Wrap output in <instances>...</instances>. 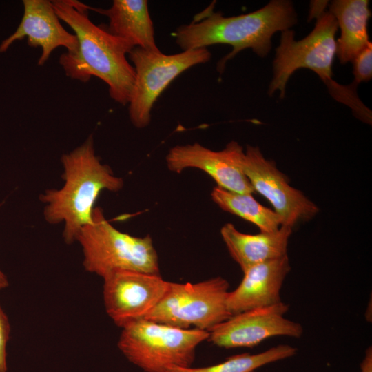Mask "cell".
I'll return each mask as SVG.
<instances>
[{
  "instance_id": "obj_19",
  "label": "cell",
  "mask_w": 372,
  "mask_h": 372,
  "mask_svg": "<svg viewBox=\"0 0 372 372\" xmlns=\"http://www.w3.org/2000/svg\"><path fill=\"white\" fill-rule=\"evenodd\" d=\"M297 349L280 344L256 354L243 353L228 358L225 362L202 368L169 366L167 372H253L266 364L295 355Z\"/></svg>"
},
{
  "instance_id": "obj_6",
  "label": "cell",
  "mask_w": 372,
  "mask_h": 372,
  "mask_svg": "<svg viewBox=\"0 0 372 372\" xmlns=\"http://www.w3.org/2000/svg\"><path fill=\"white\" fill-rule=\"evenodd\" d=\"M76 241L82 247L85 270L102 278L117 270L160 274L152 238L118 230L105 219L99 207L94 208L92 223L81 230Z\"/></svg>"
},
{
  "instance_id": "obj_13",
  "label": "cell",
  "mask_w": 372,
  "mask_h": 372,
  "mask_svg": "<svg viewBox=\"0 0 372 372\" xmlns=\"http://www.w3.org/2000/svg\"><path fill=\"white\" fill-rule=\"evenodd\" d=\"M23 5L21 23L15 32L1 42L0 53L6 52L14 41L27 37L30 47L41 48L38 65H43L59 47H65L68 52L76 49V37L62 26L51 1L23 0Z\"/></svg>"
},
{
  "instance_id": "obj_22",
  "label": "cell",
  "mask_w": 372,
  "mask_h": 372,
  "mask_svg": "<svg viewBox=\"0 0 372 372\" xmlns=\"http://www.w3.org/2000/svg\"><path fill=\"white\" fill-rule=\"evenodd\" d=\"M360 372H372V349L367 348L364 357L360 364Z\"/></svg>"
},
{
  "instance_id": "obj_1",
  "label": "cell",
  "mask_w": 372,
  "mask_h": 372,
  "mask_svg": "<svg viewBox=\"0 0 372 372\" xmlns=\"http://www.w3.org/2000/svg\"><path fill=\"white\" fill-rule=\"evenodd\" d=\"M51 2L59 19L71 28L78 41L74 51H67L59 57L66 76L83 83L96 76L107 85L114 101L122 105L128 104L135 71L127 56L134 47L110 33L105 26L94 24L86 4L76 0Z\"/></svg>"
},
{
  "instance_id": "obj_16",
  "label": "cell",
  "mask_w": 372,
  "mask_h": 372,
  "mask_svg": "<svg viewBox=\"0 0 372 372\" xmlns=\"http://www.w3.org/2000/svg\"><path fill=\"white\" fill-rule=\"evenodd\" d=\"M109 19L107 31L134 47L156 51L154 28L146 0H114L107 9L92 8Z\"/></svg>"
},
{
  "instance_id": "obj_7",
  "label": "cell",
  "mask_w": 372,
  "mask_h": 372,
  "mask_svg": "<svg viewBox=\"0 0 372 372\" xmlns=\"http://www.w3.org/2000/svg\"><path fill=\"white\" fill-rule=\"evenodd\" d=\"M229 287L220 276L197 283L170 282L161 300L143 319L209 331L231 316L226 305Z\"/></svg>"
},
{
  "instance_id": "obj_21",
  "label": "cell",
  "mask_w": 372,
  "mask_h": 372,
  "mask_svg": "<svg viewBox=\"0 0 372 372\" xmlns=\"http://www.w3.org/2000/svg\"><path fill=\"white\" fill-rule=\"evenodd\" d=\"M10 327L8 316L0 305V372H7L6 347Z\"/></svg>"
},
{
  "instance_id": "obj_8",
  "label": "cell",
  "mask_w": 372,
  "mask_h": 372,
  "mask_svg": "<svg viewBox=\"0 0 372 372\" xmlns=\"http://www.w3.org/2000/svg\"><path fill=\"white\" fill-rule=\"evenodd\" d=\"M211 56L207 48L169 55L160 50L152 51L139 47L132 49L127 57L133 63L135 80L128 112L133 125L137 128L147 126L154 103L170 83L189 68L207 63Z\"/></svg>"
},
{
  "instance_id": "obj_10",
  "label": "cell",
  "mask_w": 372,
  "mask_h": 372,
  "mask_svg": "<svg viewBox=\"0 0 372 372\" xmlns=\"http://www.w3.org/2000/svg\"><path fill=\"white\" fill-rule=\"evenodd\" d=\"M105 311L118 327L144 318L159 303L169 285L160 274L117 270L103 278Z\"/></svg>"
},
{
  "instance_id": "obj_5",
  "label": "cell",
  "mask_w": 372,
  "mask_h": 372,
  "mask_svg": "<svg viewBox=\"0 0 372 372\" xmlns=\"http://www.w3.org/2000/svg\"><path fill=\"white\" fill-rule=\"evenodd\" d=\"M209 337L207 331L140 319L122 328L118 347L144 371L167 372L172 366L191 367L197 346Z\"/></svg>"
},
{
  "instance_id": "obj_11",
  "label": "cell",
  "mask_w": 372,
  "mask_h": 372,
  "mask_svg": "<svg viewBox=\"0 0 372 372\" xmlns=\"http://www.w3.org/2000/svg\"><path fill=\"white\" fill-rule=\"evenodd\" d=\"M288 310L289 305L281 301L231 316L209 331L208 340L219 347L229 349L253 347L275 336L300 338L303 328L284 317Z\"/></svg>"
},
{
  "instance_id": "obj_9",
  "label": "cell",
  "mask_w": 372,
  "mask_h": 372,
  "mask_svg": "<svg viewBox=\"0 0 372 372\" xmlns=\"http://www.w3.org/2000/svg\"><path fill=\"white\" fill-rule=\"evenodd\" d=\"M240 166L254 192L271 204L281 219V226L293 228L318 213V207L300 190L291 186L287 176L273 161L265 158L258 147L247 145Z\"/></svg>"
},
{
  "instance_id": "obj_15",
  "label": "cell",
  "mask_w": 372,
  "mask_h": 372,
  "mask_svg": "<svg viewBox=\"0 0 372 372\" xmlns=\"http://www.w3.org/2000/svg\"><path fill=\"white\" fill-rule=\"evenodd\" d=\"M291 233L292 228L281 226L273 232L245 234L239 231L232 223L224 225L220 229L230 256L242 272L256 265L287 255Z\"/></svg>"
},
{
  "instance_id": "obj_4",
  "label": "cell",
  "mask_w": 372,
  "mask_h": 372,
  "mask_svg": "<svg viewBox=\"0 0 372 372\" xmlns=\"http://www.w3.org/2000/svg\"><path fill=\"white\" fill-rule=\"evenodd\" d=\"M63 185L45 190L39 196L44 205L43 216L50 224L64 223L65 242L76 241L81 230L92 221L94 204L103 190L119 191L121 178L101 163L95 154L92 135L85 142L61 158Z\"/></svg>"
},
{
  "instance_id": "obj_17",
  "label": "cell",
  "mask_w": 372,
  "mask_h": 372,
  "mask_svg": "<svg viewBox=\"0 0 372 372\" xmlns=\"http://www.w3.org/2000/svg\"><path fill=\"white\" fill-rule=\"evenodd\" d=\"M368 0H334L329 12L340 28L336 41V55L341 64L351 62L371 42L368 21L371 10Z\"/></svg>"
},
{
  "instance_id": "obj_23",
  "label": "cell",
  "mask_w": 372,
  "mask_h": 372,
  "mask_svg": "<svg viewBox=\"0 0 372 372\" xmlns=\"http://www.w3.org/2000/svg\"><path fill=\"white\" fill-rule=\"evenodd\" d=\"M8 285L9 282L6 276L0 269V290L8 287Z\"/></svg>"
},
{
  "instance_id": "obj_2",
  "label": "cell",
  "mask_w": 372,
  "mask_h": 372,
  "mask_svg": "<svg viewBox=\"0 0 372 372\" xmlns=\"http://www.w3.org/2000/svg\"><path fill=\"white\" fill-rule=\"evenodd\" d=\"M297 21L293 3L288 0H272L254 12L229 17L209 7L198 14L192 23L178 27L174 37L183 51L216 44L233 47L218 63L217 70L222 72L226 62L245 49H251L261 58L267 56L273 35L290 29Z\"/></svg>"
},
{
  "instance_id": "obj_24",
  "label": "cell",
  "mask_w": 372,
  "mask_h": 372,
  "mask_svg": "<svg viewBox=\"0 0 372 372\" xmlns=\"http://www.w3.org/2000/svg\"><path fill=\"white\" fill-rule=\"evenodd\" d=\"M253 372H256V371H253Z\"/></svg>"
},
{
  "instance_id": "obj_18",
  "label": "cell",
  "mask_w": 372,
  "mask_h": 372,
  "mask_svg": "<svg viewBox=\"0 0 372 372\" xmlns=\"http://www.w3.org/2000/svg\"><path fill=\"white\" fill-rule=\"evenodd\" d=\"M211 196L223 211L256 225L260 232H273L281 227L280 216L273 210L259 203L252 194L234 192L216 186Z\"/></svg>"
},
{
  "instance_id": "obj_12",
  "label": "cell",
  "mask_w": 372,
  "mask_h": 372,
  "mask_svg": "<svg viewBox=\"0 0 372 372\" xmlns=\"http://www.w3.org/2000/svg\"><path fill=\"white\" fill-rule=\"evenodd\" d=\"M244 151L242 146L234 141L220 151H214L194 143L172 147L165 160L172 172L180 173L188 168L198 169L209 175L221 188L240 194H252L254 190L240 166Z\"/></svg>"
},
{
  "instance_id": "obj_14",
  "label": "cell",
  "mask_w": 372,
  "mask_h": 372,
  "mask_svg": "<svg viewBox=\"0 0 372 372\" xmlns=\"http://www.w3.org/2000/svg\"><path fill=\"white\" fill-rule=\"evenodd\" d=\"M290 270L289 260L285 255L243 272L240 283L227 298V309L231 316L280 302V289Z\"/></svg>"
},
{
  "instance_id": "obj_20",
  "label": "cell",
  "mask_w": 372,
  "mask_h": 372,
  "mask_svg": "<svg viewBox=\"0 0 372 372\" xmlns=\"http://www.w3.org/2000/svg\"><path fill=\"white\" fill-rule=\"evenodd\" d=\"M353 65V83L369 81L372 78V43L371 42L352 61Z\"/></svg>"
},
{
  "instance_id": "obj_3",
  "label": "cell",
  "mask_w": 372,
  "mask_h": 372,
  "mask_svg": "<svg viewBox=\"0 0 372 372\" xmlns=\"http://www.w3.org/2000/svg\"><path fill=\"white\" fill-rule=\"evenodd\" d=\"M327 2L311 1L309 19L316 17V23L313 30L302 39L295 40L294 32L291 29L281 32L268 94L272 96L279 91L280 98H284L287 82L294 72L300 68L309 69L320 76L332 97L351 107L353 114L362 121L371 112L359 99L357 85L353 83L347 86L342 85L332 79L338 26L332 14L325 10Z\"/></svg>"
}]
</instances>
